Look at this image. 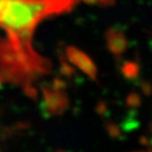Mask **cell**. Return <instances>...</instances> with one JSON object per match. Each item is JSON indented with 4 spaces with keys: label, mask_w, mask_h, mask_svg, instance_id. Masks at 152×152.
Here are the masks:
<instances>
[{
    "label": "cell",
    "mask_w": 152,
    "mask_h": 152,
    "mask_svg": "<svg viewBox=\"0 0 152 152\" xmlns=\"http://www.w3.org/2000/svg\"><path fill=\"white\" fill-rule=\"evenodd\" d=\"M66 56L68 59L78 68L80 71H83L86 75H88L91 78L96 77L97 69L95 66L94 62L91 60V58L83 51L78 50L74 47H69L66 50Z\"/></svg>",
    "instance_id": "1"
},
{
    "label": "cell",
    "mask_w": 152,
    "mask_h": 152,
    "mask_svg": "<svg viewBox=\"0 0 152 152\" xmlns=\"http://www.w3.org/2000/svg\"><path fill=\"white\" fill-rule=\"evenodd\" d=\"M149 152H152V151H149Z\"/></svg>",
    "instance_id": "5"
},
{
    "label": "cell",
    "mask_w": 152,
    "mask_h": 152,
    "mask_svg": "<svg viewBox=\"0 0 152 152\" xmlns=\"http://www.w3.org/2000/svg\"><path fill=\"white\" fill-rule=\"evenodd\" d=\"M108 42H109L110 50L114 54H121L126 49V40L123 36L118 34H111L108 38Z\"/></svg>",
    "instance_id": "3"
},
{
    "label": "cell",
    "mask_w": 152,
    "mask_h": 152,
    "mask_svg": "<svg viewBox=\"0 0 152 152\" xmlns=\"http://www.w3.org/2000/svg\"><path fill=\"white\" fill-rule=\"evenodd\" d=\"M85 1L91 3H98V4H109L113 0H85Z\"/></svg>",
    "instance_id": "4"
},
{
    "label": "cell",
    "mask_w": 152,
    "mask_h": 152,
    "mask_svg": "<svg viewBox=\"0 0 152 152\" xmlns=\"http://www.w3.org/2000/svg\"><path fill=\"white\" fill-rule=\"evenodd\" d=\"M47 104L51 110H61L66 104V97L59 92H48L45 93Z\"/></svg>",
    "instance_id": "2"
}]
</instances>
